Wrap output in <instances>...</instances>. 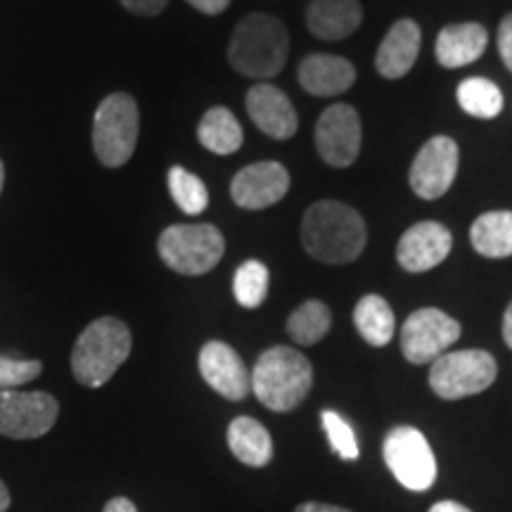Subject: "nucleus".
I'll return each mask as SVG.
<instances>
[{"mask_svg": "<svg viewBox=\"0 0 512 512\" xmlns=\"http://www.w3.org/2000/svg\"><path fill=\"white\" fill-rule=\"evenodd\" d=\"M368 242L363 216L349 204L318 200L304 211L302 245L320 264L342 266L356 261Z\"/></svg>", "mask_w": 512, "mask_h": 512, "instance_id": "nucleus-1", "label": "nucleus"}, {"mask_svg": "<svg viewBox=\"0 0 512 512\" xmlns=\"http://www.w3.org/2000/svg\"><path fill=\"white\" fill-rule=\"evenodd\" d=\"M290 34L285 24L266 12H252L235 27L228 43V62L247 79L266 81L285 69Z\"/></svg>", "mask_w": 512, "mask_h": 512, "instance_id": "nucleus-2", "label": "nucleus"}, {"mask_svg": "<svg viewBox=\"0 0 512 512\" xmlns=\"http://www.w3.org/2000/svg\"><path fill=\"white\" fill-rule=\"evenodd\" d=\"M252 392L268 411L290 413L311 392L313 368L309 358L292 347H271L256 358Z\"/></svg>", "mask_w": 512, "mask_h": 512, "instance_id": "nucleus-3", "label": "nucleus"}, {"mask_svg": "<svg viewBox=\"0 0 512 512\" xmlns=\"http://www.w3.org/2000/svg\"><path fill=\"white\" fill-rule=\"evenodd\" d=\"M133 337L124 320L105 316L81 332L72 349V373L83 387L98 389L131 356Z\"/></svg>", "mask_w": 512, "mask_h": 512, "instance_id": "nucleus-4", "label": "nucleus"}, {"mask_svg": "<svg viewBox=\"0 0 512 512\" xmlns=\"http://www.w3.org/2000/svg\"><path fill=\"white\" fill-rule=\"evenodd\" d=\"M140 133L138 102L128 93H112L93 117V150L100 164L119 169L133 157Z\"/></svg>", "mask_w": 512, "mask_h": 512, "instance_id": "nucleus-5", "label": "nucleus"}, {"mask_svg": "<svg viewBox=\"0 0 512 512\" xmlns=\"http://www.w3.org/2000/svg\"><path fill=\"white\" fill-rule=\"evenodd\" d=\"M157 252L171 271L204 275L219 266L226 252V240L211 223H181V226H169L159 235Z\"/></svg>", "mask_w": 512, "mask_h": 512, "instance_id": "nucleus-6", "label": "nucleus"}, {"mask_svg": "<svg viewBox=\"0 0 512 512\" xmlns=\"http://www.w3.org/2000/svg\"><path fill=\"white\" fill-rule=\"evenodd\" d=\"M498 375L496 358L484 349H463L441 354L432 363L430 387L446 401L482 394L494 384Z\"/></svg>", "mask_w": 512, "mask_h": 512, "instance_id": "nucleus-7", "label": "nucleus"}, {"mask_svg": "<svg viewBox=\"0 0 512 512\" xmlns=\"http://www.w3.org/2000/svg\"><path fill=\"white\" fill-rule=\"evenodd\" d=\"M382 456L396 482L408 491H427L437 479V458L430 441L415 427L399 425L389 430L382 444Z\"/></svg>", "mask_w": 512, "mask_h": 512, "instance_id": "nucleus-8", "label": "nucleus"}, {"mask_svg": "<svg viewBox=\"0 0 512 512\" xmlns=\"http://www.w3.org/2000/svg\"><path fill=\"white\" fill-rule=\"evenodd\" d=\"M60 403L48 392L0 389V434L8 439H41L53 430Z\"/></svg>", "mask_w": 512, "mask_h": 512, "instance_id": "nucleus-9", "label": "nucleus"}, {"mask_svg": "<svg viewBox=\"0 0 512 512\" xmlns=\"http://www.w3.org/2000/svg\"><path fill=\"white\" fill-rule=\"evenodd\" d=\"M458 320L439 309H420L408 316L401 328V354L415 366L434 363L460 339Z\"/></svg>", "mask_w": 512, "mask_h": 512, "instance_id": "nucleus-10", "label": "nucleus"}, {"mask_svg": "<svg viewBox=\"0 0 512 512\" xmlns=\"http://www.w3.org/2000/svg\"><path fill=\"white\" fill-rule=\"evenodd\" d=\"M361 117L351 105L337 102L320 114L316 124V150L332 169H347L361 152Z\"/></svg>", "mask_w": 512, "mask_h": 512, "instance_id": "nucleus-11", "label": "nucleus"}, {"mask_svg": "<svg viewBox=\"0 0 512 512\" xmlns=\"http://www.w3.org/2000/svg\"><path fill=\"white\" fill-rule=\"evenodd\" d=\"M460 152L456 140L437 136L420 147L411 164V188L420 200H439L451 190L458 174Z\"/></svg>", "mask_w": 512, "mask_h": 512, "instance_id": "nucleus-12", "label": "nucleus"}, {"mask_svg": "<svg viewBox=\"0 0 512 512\" xmlns=\"http://www.w3.org/2000/svg\"><path fill=\"white\" fill-rule=\"evenodd\" d=\"M290 190V174L280 162H256L238 171L230 183V197L242 209H266Z\"/></svg>", "mask_w": 512, "mask_h": 512, "instance_id": "nucleus-13", "label": "nucleus"}, {"mask_svg": "<svg viewBox=\"0 0 512 512\" xmlns=\"http://www.w3.org/2000/svg\"><path fill=\"white\" fill-rule=\"evenodd\" d=\"M200 373L204 382L223 399L242 401L252 389V377L238 351L230 344L211 339L200 351Z\"/></svg>", "mask_w": 512, "mask_h": 512, "instance_id": "nucleus-14", "label": "nucleus"}, {"mask_svg": "<svg viewBox=\"0 0 512 512\" xmlns=\"http://www.w3.org/2000/svg\"><path fill=\"white\" fill-rule=\"evenodd\" d=\"M451 247V230L437 221H420L401 235L396 259L403 271L425 273L437 268L451 254Z\"/></svg>", "mask_w": 512, "mask_h": 512, "instance_id": "nucleus-15", "label": "nucleus"}, {"mask_svg": "<svg viewBox=\"0 0 512 512\" xmlns=\"http://www.w3.org/2000/svg\"><path fill=\"white\" fill-rule=\"evenodd\" d=\"M245 105L249 119L273 140H290L297 133L299 119L290 98L271 83H256L249 88Z\"/></svg>", "mask_w": 512, "mask_h": 512, "instance_id": "nucleus-16", "label": "nucleus"}, {"mask_svg": "<svg viewBox=\"0 0 512 512\" xmlns=\"http://www.w3.org/2000/svg\"><path fill=\"white\" fill-rule=\"evenodd\" d=\"M422 31L415 19H399L382 38L375 55V67L384 79H401L413 69L420 55Z\"/></svg>", "mask_w": 512, "mask_h": 512, "instance_id": "nucleus-17", "label": "nucleus"}, {"mask_svg": "<svg viewBox=\"0 0 512 512\" xmlns=\"http://www.w3.org/2000/svg\"><path fill=\"white\" fill-rule=\"evenodd\" d=\"M356 81V67L339 55H309L299 62V83L316 98L347 93Z\"/></svg>", "mask_w": 512, "mask_h": 512, "instance_id": "nucleus-18", "label": "nucleus"}, {"mask_svg": "<svg viewBox=\"0 0 512 512\" xmlns=\"http://www.w3.org/2000/svg\"><path fill=\"white\" fill-rule=\"evenodd\" d=\"M304 19L320 41H344L361 27L363 8L358 0H311Z\"/></svg>", "mask_w": 512, "mask_h": 512, "instance_id": "nucleus-19", "label": "nucleus"}, {"mask_svg": "<svg viewBox=\"0 0 512 512\" xmlns=\"http://www.w3.org/2000/svg\"><path fill=\"white\" fill-rule=\"evenodd\" d=\"M489 46V31L477 22L448 24L439 31L434 55L444 69H460L477 62Z\"/></svg>", "mask_w": 512, "mask_h": 512, "instance_id": "nucleus-20", "label": "nucleus"}, {"mask_svg": "<svg viewBox=\"0 0 512 512\" xmlns=\"http://www.w3.org/2000/svg\"><path fill=\"white\" fill-rule=\"evenodd\" d=\"M228 448L249 467H264L273 458V439L259 420L240 415L228 425Z\"/></svg>", "mask_w": 512, "mask_h": 512, "instance_id": "nucleus-21", "label": "nucleus"}, {"mask_svg": "<svg viewBox=\"0 0 512 512\" xmlns=\"http://www.w3.org/2000/svg\"><path fill=\"white\" fill-rule=\"evenodd\" d=\"M470 242L486 259L512 256V211H486L470 228Z\"/></svg>", "mask_w": 512, "mask_h": 512, "instance_id": "nucleus-22", "label": "nucleus"}, {"mask_svg": "<svg viewBox=\"0 0 512 512\" xmlns=\"http://www.w3.org/2000/svg\"><path fill=\"white\" fill-rule=\"evenodd\" d=\"M354 325L370 347H387L396 330L392 306L380 294H366L354 309Z\"/></svg>", "mask_w": 512, "mask_h": 512, "instance_id": "nucleus-23", "label": "nucleus"}, {"mask_svg": "<svg viewBox=\"0 0 512 512\" xmlns=\"http://www.w3.org/2000/svg\"><path fill=\"white\" fill-rule=\"evenodd\" d=\"M197 138L214 155H233L242 147L245 133L233 112L226 107H211L197 126Z\"/></svg>", "mask_w": 512, "mask_h": 512, "instance_id": "nucleus-24", "label": "nucleus"}, {"mask_svg": "<svg viewBox=\"0 0 512 512\" xmlns=\"http://www.w3.org/2000/svg\"><path fill=\"white\" fill-rule=\"evenodd\" d=\"M458 105L477 119H494L503 112V93L494 81L482 79V76H470V79L458 83L456 91Z\"/></svg>", "mask_w": 512, "mask_h": 512, "instance_id": "nucleus-25", "label": "nucleus"}, {"mask_svg": "<svg viewBox=\"0 0 512 512\" xmlns=\"http://www.w3.org/2000/svg\"><path fill=\"white\" fill-rule=\"evenodd\" d=\"M332 325V313L328 306L318 299H309L299 309L292 311V316L287 318V332L297 344L302 347H311L318 344L320 339L328 335Z\"/></svg>", "mask_w": 512, "mask_h": 512, "instance_id": "nucleus-26", "label": "nucleus"}, {"mask_svg": "<svg viewBox=\"0 0 512 512\" xmlns=\"http://www.w3.org/2000/svg\"><path fill=\"white\" fill-rule=\"evenodd\" d=\"M169 192L178 204V209L188 216H200L209 207V190L202 178L190 174L183 166H174L169 171Z\"/></svg>", "mask_w": 512, "mask_h": 512, "instance_id": "nucleus-27", "label": "nucleus"}, {"mask_svg": "<svg viewBox=\"0 0 512 512\" xmlns=\"http://www.w3.org/2000/svg\"><path fill=\"white\" fill-rule=\"evenodd\" d=\"M268 268L266 264L256 259H247L245 264L238 266L233 278V292L240 306L245 309H256V306L264 304L268 294Z\"/></svg>", "mask_w": 512, "mask_h": 512, "instance_id": "nucleus-28", "label": "nucleus"}, {"mask_svg": "<svg viewBox=\"0 0 512 512\" xmlns=\"http://www.w3.org/2000/svg\"><path fill=\"white\" fill-rule=\"evenodd\" d=\"M320 420H323V430H325V434H328L332 448L339 453V458L356 460L358 458V441H356V434H354V430H351L349 422L335 411H323L320 413Z\"/></svg>", "mask_w": 512, "mask_h": 512, "instance_id": "nucleus-29", "label": "nucleus"}, {"mask_svg": "<svg viewBox=\"0 0 512 512\" xmlns=\"http://www.w3.org/2000/svg\"><path fill=\"white\" fill-rule=\"evenodd\" d=\"M43 373L41 361H24V358L0 356V389H19Z\"/></svg>", "mask_w": 512, "mask_h": 512, "instance_id": "nucleus-30", "label": "nucleus"}, {"mask_svg": "<svg viewBox=\"0 0 512 512\" xmlns=\"http://www.w3.org/2000/svg\"><path fill=\"white\" fill-rule=\"evenodd\" d=\"M498 53L505 67L512 72V12L503 17L501 27H498Z\"/></svg>", "mask_w": 512, "mask_h": 512, "instance_id": "nucleus-31", "label": "nucleus"}, {"mask_svg": "<svg viewBox=\"0 0 512 512\" xmlns=\"http://www.w3.org/2000/svg\"><path fill=\"white\" fill-rule=\"evenodd\" d=\"M119 3L124 5L128 12H133V15L155 17L169 5V0H119Z\"/></svg>", "mask_w": 512, "mask_h": 512, "instance_id": "nucleus-32", "label": "nucleus"}, {"mask_svg": "<svg viewBox=\"0 0 512 512\" xmlns=\"http://www.w3.org/2000/svg\"><path fill=\"white\" fill-rule=\"evenodd\" d=\"M188 3L195 8L197 12H202V15H221V12L228 10L230 0H188Z\"/></svg>", "mask_w": 512, "mask_h": 512, "instance_id": "nucleus-33", "label": "nucleus"}, {"mask_svg": "<svg viewBox=\"0 0 512 512\" xmlns=\"http://www.w3.org/2000/svg\"><path fill=\"white\" fill-rule=\"evenodd\" d=\"M294 512H351L347 508H339V505H330V503H302L297 505Z\"/></svg>", "mask_w": 512, "mask_h": 512, "instance_id": "nucleus-34", "label": "nucleus"}, {"mask_svg": "<svg viewBox=\"0 0 512 512\" xmlns=\"http://www.w3.org/2000/svg\"><path fill=\"white\" fill-rule=\"evenodd\" d=\"M102 512H138V508L133 505V501H128V498L117 496L105 505V510H102Z\"/></svg>", "mask_w": 512, "mask_h": 512, "instance_id": "nucleus-35", "label": "nucleus"}, {"mask_svg": "<svg viewBox=\"0 0 512 512\" xmlns=\"http://www.w3.org/2000/svg\"><path fill=\"white\" fill-rule=\"evenodd\" d=\"M430 512H472L470 508H465V505H460L456 501H439L434 503Z\"/></svg>", "mask_w": 512, "mask_h": 512, "instance_id": "nucleus-36", "label": "nucleus"}, {"mask_svg": "<svg viewBox=\"0 0 512 512\" xmlns=\"http://www.w3.org/2000/svg\"><path fill=\"white\" fill-rule=\"evenodd\" d=\"M503 339H505V344L512 349V302L508 309H505V316H503Z\"/></svg>", "mask_w": 512, "mask_h": 512, "instance_id": "nucleus-37", "label": "nucleus"}, {"mask_svg": "<svg viewBox=\"0 0 512 512\" xmlns=\"http://www.w3.org/2000/svg\"><path fill=\"white\" fill-rule=\"evenodd\" d=\"M10 491H8V486H5V482L3 479H0V512H5L10 508Z\"/></svg>", "mask_w": 512, "mask_h": 512, "instance_id": "nucleus-38", "label": "nucleus"}, {"mask_svg": "<svg viewBox=\"0 0 512 512\" xmlns=\"http://www.w3.org/2000/svg\"><path fill=\"white\" fill-rule=\"evenodd\" d=\"M3 183H5V166L0 162V192H3Z\"/></svg>", "mask_w": 512, "mask_h": 512, "instance_id": "nucleus-39", "label": "nucleus"}]
</instances>
